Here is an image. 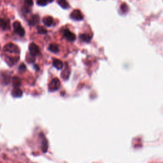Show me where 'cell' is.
<instances>
[{"instance_id":"obj_4","label":"cell","mask_w":163,"mask_h":163,"mask_svg":"<svg viewBox=\"0 0 163 163\" xmlns=\"http://www.w3.org/2000/svg\"><path fill=\"white\" fill-rule=\"evenodd\" d=\"M29 54L36 57L39 53H40V49L38 46L36 45L34 43H32L29 45Z\"/></svg>"},{"instance_id":"obj_15","label":"cell","mask_w":163,"mask_h":163,"mask_svg":"<svg viewBox=\"0 0 163 163\" xmlns=\"http://www.w3.org/2000/svg\"><path fill=\"white\" fill-rule=\"evenodd\" d=\"M49 50L50 51H51L52 52H54V53H58L59 51L58 45L55 44H52L50 45L49 47Z\"/></svg>"},{"instance_id":"obj_8","label":"cell","mask_w":163,"mask_h":163,"mask_svg":"<svg viewBox=\"0 0 163 163\" xmlns=\"http://www.w3.org/2000/svg\"><path fill=\"white\" fill-rule=\"evenodd\" d=\"M0 27H1L3 30H6L9 29L10 28L9 21L8 20L0 18Z\"/></svg>"},{"instance_id":"obj_10","label":"cell","mask_w":163,"mask_h":163,"mask_svg":"<svg viewBox=\"0 0 163 163\" xmlns=\"http://www.w3.org/2000/svg\"><path fill=\"white\" fill-rule=\"evenodd\" d=\"M53 66H54L55 68L58 69H61L63 68V62L61 61V60L58 59H53L52 62Z\"/></svg>"},{"instance_id":"obj_22","label":"cell","mask_w":163,"mask_h":163,"mask_svg":"<svg viewBox=\"0 0 163 163\" xmlns=\"http://www.w3.org/2000/svg\"><path fill=\"white\" fill-rule=\"evenodd\" d=\"M19 71H24L26 69V65L24 64V63H22V64L19 66Z\"/></svg>"},{"instance_id":"obj_3","label":"cell","mask_w":163,"mask_h":163,"mask_svg":"<svg viewBox=\"0 0 163 163\" xmlns=\"http://www.w3.org/2000/svg\"><path fill=\"white\" fill-rule=\"evenodd\" d=\"M14 29V31L19 35L20 36H24L25 35V31L24 29L23 28L22 26H21V23L19 21H15L14 22V24H13Z\"/></svg>"},{"instance_id":"obj_20","label":"cell","mask_w":163,"mask_h":163,"mask_svg":"<svg viewBox=\"0 0 163 163\" xmlns=\"http://www.w3.org/2000/svg\"><path fill=\"white\" fill-rule=\"evenodd\" d=\"M48 0H38L37 4L40 6H45L48 4Z\"/></svg>"},{"instance_id":"obj_19","label":"cell","mask_w":163,"mask_h":163,"mask_svg":"<svg viewBox=\"0 0 163 163\" xmlns=\"http://www.w3.org/2000/svg\"><path fill=\"white\" fill-rule=\"evenodd\" d=\"M37 30H38V33H40V34L44 35V34H46V33H47L46 29L45 28L42 27V26H38V27L37 28Z\"/></svg>"},{"instance_id":"obj_17","label":"cell","mask_w":163,"mask_h":163,"mask_svg":"<svg viewBox=\"0 0 163 163\" xmlns=\"http://www.w3.org/2000/svg\"><path fill=\"white\" fill-rule=\"evenodd\" d=\"M80 39L82 41H84L85 42H89L92 38V36H90L89 35H86V34H82L80 35Z\"/></svg>"},{"instance_id":"obj_14","label":"cell","mask_w":163,"mask_h":163,"mask_svg":"<svg viewBox=\"0 0 163 163\" xmlns=\"http://www.w3.org/2000/svg\"><path fill=\"white\" fill-rule=\"evenodd\" d=\"M69 74H70V71H69V67H68V66L67 65L65 67V69H64V71H62L61 76H62V77L63 79L66 80V79H68L69 78Z\"/></svg>"},{"instance_id":"obj_2","label":"cell","mask_w":163,"mask_h":163,"mask_svg":"<svg viewBox=\"0 0 163 163\" xmlns=\"http://www.w3.org/2000/svg\"><path fill=\"white\" fill-rule=\"evenodd\" d=\"M61 87V82L57 78H55L50 82L49 85V91L50 92H54L58 90Z\"/></svg>"},{"instance_id":"obj_16","label":"cell","mask_w":163,"mask_h":163,"mask_svg":"<svg viewBox=\"0 0 163 163\" xmlns=\"http://www.w3.org/2000/svg\"><path fill=\"white\" fill-rule=\"evenodd\" d=\"M58 3L62 8L67 9L69 8V4L66 0H58Z\"/></svg>"},{"instance_id":"obj_7","label":"cell","mask_w":163,"mask_h":163,"mask_svg":"<svg viewBox=\"0 0 163 163\" xmlns=\"http://www.w3.org/2000/svg\"><path fill=\"white\" fill-rule=\"evenodd\" d=\"M42 136V148L44 152H46L48 150V141L47 139H46L44 134L41 133L40 135Z\"/></svg>"},{"instance_id":"obj_1","label":"cell","mask_w":163,"mask_h":163,"mask_svg":"<svg viewBox=\"0 0 163 163\" xmlns=\"http://www.w3.org/2000/svg\"><path fill=\"white\" fill-rule=\"evenodd\" d=\"M3 50H4L5 52L11 53V54H19L20 53L19 48L16 45H15L14 44H12V43H10V44H6L4 46V49H3Z\"/></svg>"},{"instance_id":"obj_23","label":"cell","mask_w":163,"mask_h":163,"mask_svg":"<svg viewBox=\"0 0 163 163\" xmlns=\"http://www.w3.org/2000/svg\"><path fill=\"white\" fill-rule=\"evenodd\" d=\"M24 3H25V5L26 6H31L33 5V0H25Z\"/></svg>"},{"instance_id":"obj_24","label":"cell","mask_w":163,"mask_h":163,"mask_svg":"<svg viewBox=\"0 0 163 163\" xmlns=\"http://www.w3.org/2000/svg\"><path fill=\"white\" fill-rule=\"evenodd\" d=\"M48 1H49V3H52V2L54 1V0H48Z\"/></svg>"},{"instance_id":"obj_11","label":"cell","mask_w":163,"mask_h":163,"mask_svg":"<svg viewBox=\"0 0 163 163\" xmlns=\"http://www.w3.org/2000/svg\"><path fill=\"white\" fill-rule=\"evenodd\" d=\"M40 21V17L38 15H33L29 21V24L31 26H35Z\"/></svg>"},{"instance_id":"obj_6","label":"cell","mask_w":163,"mask_h":163,"mask_svg":"<svg viewBox=\"0 0 163 163\" xmlns=\"http://www.w3.org/2000/svg\"><path fill=\"white\" fill-rule=\"evenodd\" d=\"M63 35H64L65 37L67 39L68 41L73 42V41L75 40V39H76L75 35L74 34V33L71 32L68 29H65L64 32H63Z\"/></svg>"},{"instance_id":"obj_9","label":"cell","mask_w":163,"mask_h":163,"mask_svg":"<svg viewBox=\"0 0 163 163\" xmlns=\"http://www.w3.org/2000/svg\"><path fill=\"white\" fill-rule=\"evenodd\" d=\"M22 91L19 89V87H14V89L12 90V95L14 96V98H20L22 96Z\"/></svg>"},{"instance_id":"obj_5","label":"cell","mask_w":163,"mask_h":163,"mask_svg":"<svg viewBox=\"0 0 163 163\" xmlns=\"http://www.w3.org/2000/svg\"><path fill=\"white\" fill-rule=\"evenodd\" d=\"M70 17L75 21H81L84 18V17H83L80 11L78 10H75L72 12L70 15Z\"/></svg>"},{"instance_id":"obj_18","label":"cell","mask_w":163,"mask_h":163,"mask_svg":"<svg viewBox=\"0 0 163 163\" xmlns=\"http://www.w3.org/2000/svg\"><path fill=\"white\" fill-rule=\"evenodd\" d=\"M21 84V81L19 78L18 77H14L13 78V85L14 87H19Z\"/></svg>"},{"instance_id":"obj_21","label":"cell","mask_w":163,"mask_h":163,"mask_svg":"<svg viewBox=\"0 0 163 163\" xmlns=\"http://www.w3.org/2000/svg\"><path fill=\"white\" fill-rule=\"evenodd\" d=\"M121 10L124 12H126L128 10V5L126 4V3H123V4L121 5Z\"/></svg>"},{"instance_id":"obj_12","label":"cell","mask_w":163,"mask_h":163,"mask_svg":"<svg viewBox=\"0 0 163 163\" xmlns=\"http://www.w3.org/2000/svg\"><path fill=\"white\" fill-rule=\"evenodd\" d=\"M43 22H44V24L45 26L49 27V26H51L53 24L54 20H53V18L52 17H50V16L45 17L43 19Z\"/></svg>"},{"instance_id":"obj_13","label":"cell","mask_w":163,"mask_h":163,"mask_svg":"<svg viewBox=\"0 0 163 163\" xmlns=\"http://www.w3.org/2000/svg\"><path fill=\"white\" fill-rule=\"evenodd\" d=\"M19 59V57H14V58H8L7 59H6V61L7 62V64L10 66H12L13 65H14L15 64H16L17 62H18Z\"/></svg>"},{"instance_id":"obj_25","label":"cell","mask_w":163,"mask_h":163,"mask_svg":"<svg viewBox=\"0 0 163 163\" xmlns=\"http://www.w3.org/2000/svg\"><path fill=\"white\" fill-rule=\"evenodd\" d=\"M0 49H1V47H0Z\"/></svg>"}]
</instances>
